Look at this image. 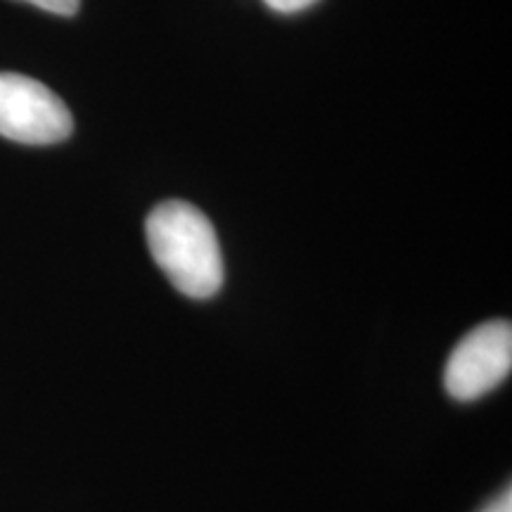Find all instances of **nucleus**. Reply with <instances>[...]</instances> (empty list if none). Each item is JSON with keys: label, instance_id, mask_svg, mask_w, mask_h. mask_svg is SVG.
I'll use <instances>...</instances> for the list:
<instances>
[{"label": "nucleus", "instance_id": "39448f33", "mask_svg": "<svg viewBox=\"0 0 512 512\" xmlns=\"http://www.w3.org/2000/svg\"><path fill=\"white\" fill-rule=\"evenodd\" d=\"M264 3L275 12H285V15H290V12L311 8V5L318 3V0H264Z\"/></svg>", "mask_w": 512, "mask_h": 512}, {"label": "nucleus", "instance_id": "20e7f679", "mask_svg": "<svg viewBox=\"0 0 512 512\" xmlns=\"http://www.w3.org/2000/svg\"><path fill=\"white\" fill-rule=\"evenodd\" d=\"M27 3L36 5V8H43L48 12H55V15H64V17H72L79 10L81 0H27Z\"/></svg>", "mask_w": 512, "mask_h": 512}, {"label": "nucleus", "instance_id": "f257e3e1", "mask_svg": "<svg viewBox=\"0 0 512 512\" xmlns=\"http://www.w3.org/2000/svg\"><path fill=\"white\" fill-rule=\"evenodd\" d=\"M152 259L190 299H211L223 285V256L211 221L190 202L157 204L145 223Z\"/></svg>", "mask_w": 512, "mask_h": 512}, {"label": "nucleus", "instance_id": "f03ea898", "mask_svg": "<svg viewBox=\"0 0 512 512\" xmlns=\"http://www.w3.org/2000/svg\"><path fill=\"white\" fill-rule=\"evenodd\" d=\"M69 107L24 74L0 72V136L24 145H55L72 136Z\"/></svg>", "mask_w": 512, "mask_h": 512}, {"label": "nucleus", "instance_id": "423d86ee", "mask_svg": "<svg viewBox=\"0 0 512 512\" xmlns=\"http://www.w3.org/2000/svg\"><path fill=\"white\" fill-rule=\"evenodd\" d=\"M479 512H512V491H510V486L503 491L501 496H496L494 501H491L489 505H486V508H482Z\"/></svg>", "mask_w": 512, "mask_h": 512}, {"label": "nucleus", "instance_id": "7ed1b4c3", "mask_svg": "<svg viewBox=\"0 0 512 512\" xmlns=\"http://www.w3.org/2000/svg\"><path fill=\"white\" fill-rule=\"evenodd\" d=\"M512 370V325L489 320L456 344L446 361L444 387L456 401H477L501 387Z\"/></svg>", "mask_w": 512, "mask_h": 512}]
</instances>
